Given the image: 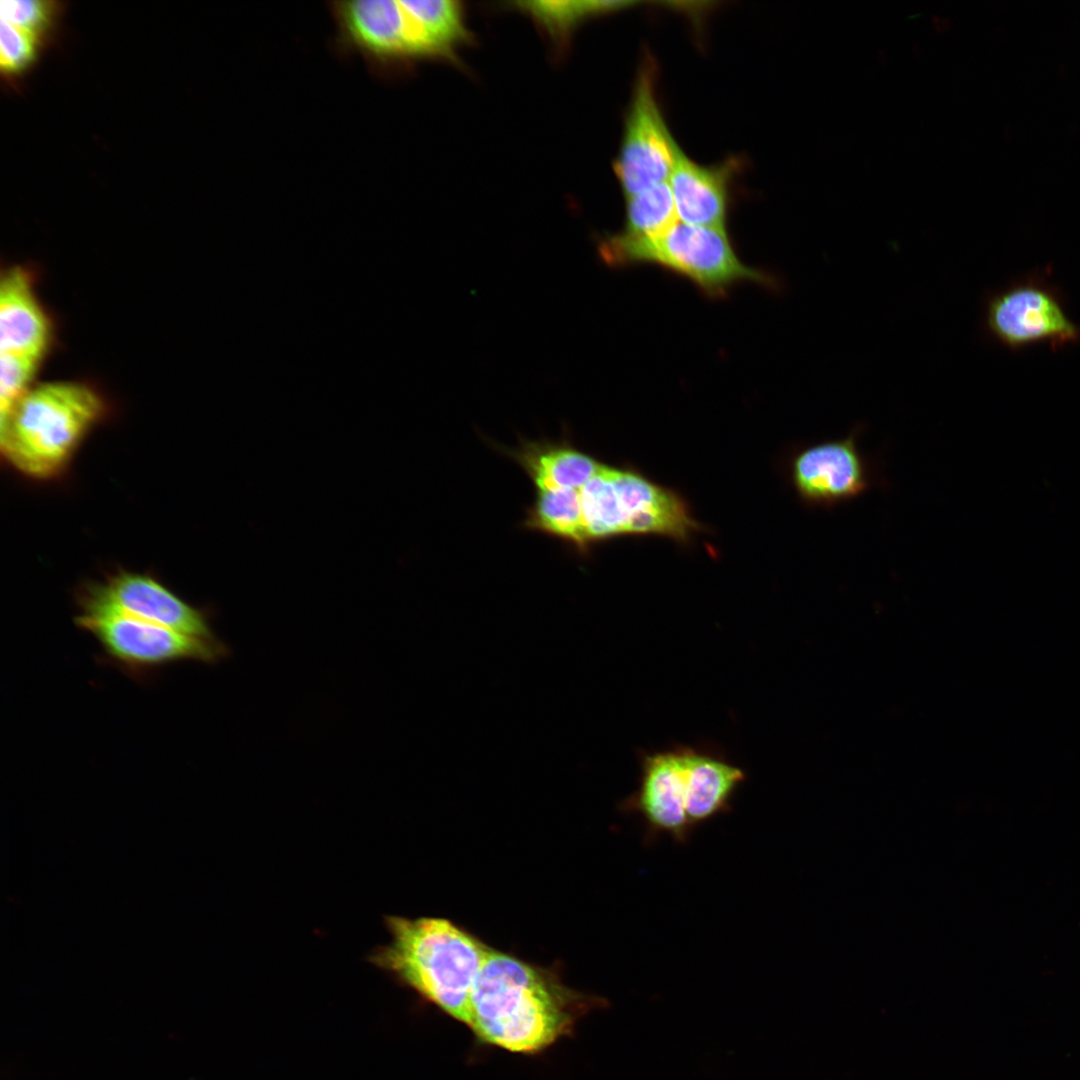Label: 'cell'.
<instances>
[{"label": "cell", "mask_w": 1080, "mask_h": 1080, "mask_svg": "<svg viewBox=\"0 0 1080 1080\" xmlns=\"http://www.w3.org/2000/svg\"><path fill=\"white\" fill-rule=\"evenodd\" d=\"M588 1001L550 972L490 949L472 987L466 1025L490 1045L535 1053L567 1035Z\"/></svg>", "instance_id": "cell-1"}, {"label": "cell", "mask_w": 1080, "mask_h": 1080, "mask_svg": "<svg viewBox=\"0 0 1080 1080\" xmlns=\"http://www.w3.org/2000/svg\"><path fill=\"white\" fill-rule=\"evenodd\" d=\"M386 926L390 940L371 961L467 1024L472 987L490 948L441 918L390 916Z\"/></svg>", "instance_id": "cell-2"}, {"label": "cell", "mask_w": 1080, "mask_h": 1080, "mask_svg": "<svg viewBox=\"0 0 1080 1080\" xmlns=\"http://www.w3.org/2000/svg\"><path fill=\"white\" fill-rule=\"evenodd\" d=\"M104 410L100 394L86 384L57 381L32 386L0 421L2 453L27 476L53 477Z\"/></svg>", "instance_id": "cell-3"}, {"label": "cell", "mask_w": 1080, "mask_h": 1080, "mask_svg": "<svg viewBox=\"0 0 1080 1080\" xmlns=\"http://www.w3.org/2000/svg\"><path fill=\"white\" fill-rule=\"evenodd\" d=\"M573 490L579 524L577 552L622 534L654 533L685 540L696 528L684 502L637 473L600 462Z\"/></svg>", "instance_id": "cell-4"}, {"label": "cell", "mask_w": 1080, "mask_h": 1080, "mask_svg": "<svg viewBox=\"0 0 1080 1080\" xmlns=\"http://www.w3.org/2000/svg\"><path fill=\"white\" fill-rule=\"evenodd\" d=\"M598 255L611 267L656 264L692 281L706 295H725L734 284L757 282L777 288L770 274L745 265L724 228L703 227L677 221L653 237H631L622 232L598 240Z\"/></svg>", "instance_id": "cell-5"}, {"label": "cell", "mask_w": 1080, "mask_h": 1080, "mask_svg": "<svg viewBox=\"0 0 1080 1080\" xmlns=\"http://www.w3.org/2000/svg\"><path fill=\"white\" fill-rule=\"evenodd\" d=\"M75 624L97 641L103 660L137 679L176 662L217 661L226 651L219 640H203L115 612L79 614Z\"/></svg>", "instance_id": "cell-6"}, {"label": "cell", "mask_w": 1080, "mask_h": 1080, "mask_svg": "<svg viewBox=\"0 0 1080 1080\" xmlns=\"http://www.w3.org/2000/svg\"><path fill=\"white\" fill-rule=\"evenodd\" d=\"M863 430L857 424L843 438L809 444L792 456L790 478L807 506L830 511L874 487L887 486L879 459L859 446Z\"/></svg>", "instance_id": "cell-7"}, {"label": "cell", "mask_w": 1080, "mask_h": 1080, "mask_svg": "<svg viewBox=\"0 0 1080 1080\" xmlns=\"http://www.w3.org/2000/svg\"><path fill=\"white\" fill-rule=\"evenodd\" d=\"M654 70L645 65L634 87L614 169L625 198L668 182L679 146L656 98Z\"/></svg>", "instance_id": "cell-8"}, {"label": "cell", "mask_w": 1080, "mask_h": 1080, "mask_svg": "<svg viewBox=\"0 0 1080 1080\" xmlns=\"http://www.w3.org/2000/svg\"><path fill=\"white\" fill-rule=\"evenodd\" d=\"M985 328L1010 349L1048 342L1053 348L1080 340V328L1066 314L1061 298L1039 279H1027L988 297Z\"/></svg>", "instance_id": "cell-9"}, {"label": "cell", "mask_w": 1080, "mask_h": 1080, "mask_svg": "<svg viewBox=\"0 0 1080 1080\" xmlns=\"http://www.w3.org/2000/svg\"><path fill=\"white\" fill-rule=\"evenodd\" d=\"M80 614L115 612L208 641L218 640L207 614L157 579L140 573L119 572L104 583L87 587L78 597Z\"/></svg>", "instance_id": "cell-10"}, {"label": "cell", "mask_w": 1080, "mask_h": 1080, "mask_svg": "<svg viewBox=\"0 0 1080 1080\" xmlns=\"http://www.w3.org/2000/svg\"><path fill=\"white\" fill-rule=\"evenodd\" d=\"M637 789L622 808L639 815L647 838L667 835L685 843L692 833L686 815L685 746L643 753Z\"/></svg>", "instance_id": "cell-11"}, {"label": "cell", "mask_w": 1080, "mask_h": 1080, "mask_svg": "<svg viewBox=\"0 0 1080 1080\" xmlns=\"http://www.w3.org/2000/svg\"><path fill=\"white\" fill-rule=\"evenodd\" d=\"M336 13L346 37L369 56L384 60L433 55L403 1L339 2Z\"/></svg>", "instance_id": "cell-12"}, {"label": "cell", "mask_w": 1080, "mask_h": 1080, "mask_svg": "<svg viewBox=\"0 0 1080 1080\" xmlns=\"http://www.w3.org/2000/svg\"><path fill=\"white\" fill-rule=\"evenodd\" d=\"M50 336V323L31 275L22 267L10 268L0 284V353L42 360Z\"/></svg>", "instance_id": "cell-13"}, {"label": "cell", "mask_w": 1080, "mask_h": 1080, "mask_svg": "<svg viewBox=\"0 0 1080 1080\" xmlns=\"http://www.w3.org/2000/svg\"><path fill=\"white\" fill-rule=\"evenodd\" d=\"M729 163L704 166L678 148L668 184L678 220L687 224L724 228L729 206Z\"/></svg>", "instance_id": "cell-14"}, {"label": "cell", "mask_w": 1080, "mask_h": 1080, "mask_svg": "<svg viewBox=\"0 0 1080 1080\" xmlns=\"http://www.w3.org/2000/svg\"><path fill=\"white\" fill-rule=\"evenodd\" d=\"M686 815L692 829L728 812L746 773L719 752L685 746Z\"/></svg>", "instance_id": "cell-15"}, {"label": "cell", "mask_w": 1080, "mask_h": 1080, "mask_svg": "<svg viewBox=\"0 0 1080 1080\" xmlns=\"http://www.w3.org/2000/svg\"><path fill=\"white\" fill-rule=\"evenodd\" d=\"M423 29L435 55H447L465 40L463 10L453 0L404 1Z\"/></svg>", "instance_id": "cell-16"}, {"label": "cell", "mask_w": 1080, "mask_h": 1080, "mask_svg": "<svg viewBox=\"0 0 1080 1080\" xmlns=\"http://www.w3.org/2000/svg\"><path fill=\"white\" fill-rule=\"evenodd\" d=\"M626 199L625 226L621 231L631 237L657 236L678 221L668 182L656 185Z\"/></svg>", "instance_id": "cell-17"}, {"label": "cell", "mask_w": 1080, "mask_h": 1080, "mask_svg": "<svg viewBox=\"0 0 1080 1080\" xmlns=\"http://www.w3.org/2000/svg\"><path fill=\"white\" fill-rule=\"evenodd\" d=\"M518 8L532 16L552 37L562 39L592 16L632 4L627 1H524Z\"/></svg>", "instance_id": "cell-18"}, {"label": "cell", "mask_w": 1080, "mask_h": 1080, "mask_svg": "<svg viewBox=\"0 0 1080 1080\" xmlns=\"http://www.w3.org/2000/svg\"><path fill=\"white\" fill-rule=\"evenodd\" d=\"M41 360L0 353V421L31 388Z\"/></svg>", "instance_id": "cell-19"}, {"label": "cell", "mask_w": 1080, "mask_h": 1080, "mask_svg": "<svg viewBox=\"0 0 1080 1080\" xmlns=\"http://www.w3.org/2000/svg\"><path fill=\"white\" fill-rule=\"evenodd\" d=\"M1 21L17 26L41 40L57 14L54 1L2 0Z\"/></svg>", "instance_id": "cell-20"}, {"label": "cell", "mask_w": 1080, "mask_h": 1080, "mask_svg": "<svg viewBox=\"0 0 1080 1080\" xmlns=\"http://www.w3.org/2000/svg\"><path fill=\"white\" fill-rule=\"evenodd\" d=\"M40 40L31 33L1 21L0 65L2 72L17 74L35 60Z\"/></svg>", "instance_id": "cell-21"}, {"label": "cell", "mask_w": 1080, "mask_h": 1080, "mask_svg": "<svg viewBox=\"0 0 1080 1080\" xmlns=\"http://www.w3.org/2000/svg\"><path fill=\"white\" fill-rule=\"evenodd\" d=\"M933 24H934V26H935V28L937 30H946L947 29L946 24L949 25V22H948L947 19H941L939 17H934L933 18Z\"/></svg>", "instance_id": "cell-22"}]
</instances>
